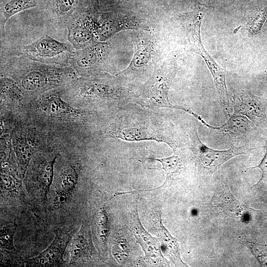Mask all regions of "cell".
Returning a JSON list of instances; mask_svg holds the SVG:
<instances>
[{
  "label": "cell",
  "mask_w": 267,
  "mask_h": 267,
  "mask_svg": "<svg viewBox=\"0 0 267 267\" xmlns=\"http://www.w3.org/2000/svg\"><path fill=\"white\" fill-rule=\"evenodd\" d=\"M209 7L204 4L196 5L192 11L181 16L185 28L189 51L202 57L212 76L217 93L225 115H230V102L226 84V70L215 61L205 49L202 44L200 28L202 20Z\"/></svg>",
  "instance_id": "1"
},
{
  "label": "cell",
  "mask_w": 267,
  "mask_h": 267,
  "mask_svg": "<svg viewBox=\"0 0 267 267\" xmlns=\"http://www.w3.org/2000/svg\"><path fill=\"white\" fill-rule=\"evenodd\" d=\"M188 134L192 152L205 174H213L228 160L246 154L250 149L246 144L241 146L232 145L228 149L224 150L212 149L200 139L196 127L191 128Z\"/></svg>",
  "instance_id": "2"
},
{
  "label": "cell",
  "mask_w": 267,
  "mask_h": 267,
  "mask_svg": "<svg viewBox=\"0 0 267 267\" xmlns=\"http://www.w3.org/2000/svg\"><path fill=\"white\" fill-rule=\"evenodd\" d=\"M25 58L27 70L21 80V85L27 91H38L54 87L59 85L62 79L74 73L71 67L56 68L26 56Z\"/></svg>",
  "instance_id": "3"
},
{
  "label": "cell",
  "mask_w": 267,
  "mask_h": 267,
  "mask_svg": "<svg viewBox=\"0 0 267 267\" xmlns=\"http://www.w3.org/2000/svg\"><path fill=\"white\" fill-rule=\"evenodd\" d=\"M141 19L125 11L97 13L94 20V39L104 42L119 31L145 28Z\"/></svg>",
  "instance_id": "4"
},
{
  "label": "cell",
  "mask_w": 267,
  "mask_h": 267,
  "mask_svg": "<svg viewBox=\"0 0 267 267\" xmlns=\"http://www.w3.org/2000/svg\"><path fill=\"white\" fill-rule=\"evenodd\" d=\"M24 56L42 63H58L70 59L74 53L66 44L44 35L23 47Z\"/></svg>",
  "instance_id": "5"
},
{
  "label": "cell",
  "mask_w": 267,
  "mask_h": 267,
  "mask_svg": "<svg viewBox=\"0 0 267 267\" xmlns=\"http://www.w3.org/2000/svg\"><path fill=\"white\" fill-rule=\"evenodd\" d=\"M233 115H243L256 127H263L267 122V99L260 97L246 89L234 90L231 96Z\"/></svg>",
  "instance_id": "6"
},
{
  "label": "cell",
  "mask_w": 267,
  "mask_h": 267,
  "mask_svg": "<svg viewBox=\"0 0 267 267\" xmlns=\"http://www.w3.org/2000/svg\"><path fill=\"white\" fill-rule=\"evenodd\" d=\"M98 11L81 9L68 23V40L76 50H80L94 42V20Z\"/></svg>",
  "instance_id": "7"
},
{
  "label": "cell",
  "mask_w": 267,
  "mask_h": 267,
  "mask_svg": "<svg viewBox=\"0 0 267 267\" xmlns=\"http://www.w3.org/2000/svg\"><path fill=\"white\" fill-rule=\"evenodd\" d=\"M204 125L208 128L217 140L224 141L231 146L245 140L254 129L255 125L243 115H231L226 122L219 127H213L206 122Z\"/></svg>",
  "instance_id": "8"
},
{
  "label": "cell",
  "mask_w": 267,
  "mask_h": 267,
  "mask_svg": "<svg viewBox=\"0 0 267 267\" xmlns=\"http://www.w3.org/2000/svg\"><path fill=\"white\" fill-rule=\"evenodd\" d=\"M211 203L219 212L226 216L242 222H248L251 219L252 209L239 201L224 183L218 185Z\"/></svg>",
  "instance_id": "9"
},
{
  "label": "cell",
  "mask_w": 267,
  "mask_h": 267,
  "mask_svg": "<svg viewBox=\"0 0 267 267\" xmlns=\"http://www.w3.org/2000/svg\"><path fill=\"white\" fill-rule=\"evenodd\" d=\"M109 49L107 43L93 42L87 47L74 51L69 62L77 71L89 69L104 62Z\"/></svg>",
  "instance_id": "10"
},
{
  "label": "cell",
  "mask_w": 267,
  "mask_h": 267,
  "mask_svg": "<svg viewBox=\"0 0 267 267\" xmlns=\"http://www.w3.org/2000/svg\"><path fill=\"white\" fill-rule=\"evenodd\" d=\"M131 224L132 231L141 245L145 253V257L149 263L157 265H168V263L161 254L158 241L144 230L140 223L137 211L134 214Z\"/></svg>",
  "instance_id": "11"
},
{
  "label": "cell",
  "mask_w": 267,
  "mask_h": 267,
  "mask_svg": "<svg viewBox=\"0 0 267 267\" xmlns=\"http://www.w3.org/2000/svg\"><path fill=\"white\" fill-rule=\"evenodd\" d=\"M71 264L81 260H89L95 255L90 231L86 224L74 236L70 246Z\"/></svg>",
  "instance_id": "12"
},
{
  "label": "cell",
  "mask_w": 267,
  "mask_h": 267,
  "mask_svg": "<svg viewBox=\"0 0 267 267\" xmlns=\"http://www.w3.org/2000/svg\"><path fill=\"white\" fill-rule=\"evenodd\" d=\"M67 238H61L57 235L52 243L44 252L31 262L38 266H53L58 265L61 261L65 246L68 242Z\"/></svg>",
  "instance_id": "13"
},
{
  "label": "cell",
  "mask_w": 267,
  "mask_h": 267,
  "mask_svg": "<svg viewBox=\"0 0 267 267\" xmlns=\"http://www.w3.org/2000/svg\"><path fill=\"white\" fill-rule=\"evenodd\" d=\"M168 81L162 78L158 80L153 86L150 91V97L153 105L156 107H168L180 109L193 115L198 120L202 118L197 114L191 110L179 105L172 104L168 98L169 85Z\"/></svg>",
  "instance_id": "14"
},
{
  "label": "cell",
  "mask_w": 267,
  "mask_h": 267,
  "mask_svg": "<svg viewBox=\"0 0 267 267\" xmlns=\"http://www.w3.org/2000/svg\"><path fill=\"white\" fill-rule=\"evenodd\" d=\"M160 214L159 218V232L162 247L176 266L188 267L181 259L180 248L176 238L171 236L163 225Z\"/></svg>",
  "instance_id": "15"
},
{
  "label": "cell",
  "mask_w": 267,
  "mask_h": 267,
  "mask_svg": "<svg viewBox=\"0 0 267 267\" xmlns=\"http://www.w3.org/2000/svg\"><path fill=\"white\" fill-rule=\"evenodd\" d=\"M77 179L76 171L71 167L61 174L55 189L54 201L57 204H62L67 200L75 188Z\"/></svg>",
  "instance_id": "16"
},
{
  "label": "cell",
  "mask_w": 267,
  "mask_h": 267,
  "mask_svg": "<svg viewBox=\"0 0 267 267\" xmlns=\"http://www.w3.org/2000/svg\"><path fill=\"white\" fill-rule=\"evenodd\" d=\"M54 160L44 163L39 168L34 184L31 187L32 191H35L45 199L49 189L53 177V165Z\"/></svg>",
  "instance_id": "17"
},
{
  "label": "cell",
  "mask_w": 267,
  "mask_h": 267,
  "mask_svg": "<svg viewBox=\"0 0 267 267\" xmlns=\"http://www.w3.org/2000/svg\"><path fill=\"white\" fill-rule=\"evenodd\" d=\"M36 0H1L0 26L3 28L7 20L17 13L37 6Z\"/></svg>",
  "instance_id": "18"
},
{
  "label": "cell",
  "mask_w": 267,
  "mask_h": 267,
  "mask_svg": "<svg viewBox=\"0 0 267 267\" xmlns=\"http://www.w3.org/2000/svg\"><path fill=\"white\" fill-rule=\"evenodd\" d=\"M76 0H54V11L58 22L68 23L80 11L74 8Z\"/></svg>",
  "instance_id": "19"
},
{
  "label": "cell",
  "mask_w": 267,
  "mask_h": 267,
  "mask_svg": "<svg viewBox=\"0 0 267 267\" xmlns=\"http://www.w3.org/2000/svg\"><path fill=\"white\" fill-rule=\"evenodd\" d=\"M41 107L44 112L52 114L74 113V109L67 105L59 97L52 96L44 99L41 104Z\"/></svg>",
  "instance_id": "20"
},
{
  "label": "cell",
  "mask_w": 267,
  "mask_h": 267,
  "mask_svg": "<svg viewBox=\"0 0 267 267\" xmlns=\"http://www.w3.org/2000/svg\"><path fill=\"white\" fill-rule=\"evenodd\" d=\"M150 159L158 161L162 164V169L167 175L165 180H170L175 175L179 173L182 169V164L180 158L177 155H174L167 158L160 159L149 158Z\"/></svg>",
  "instance_id": "21"
},
{
  "label": "cell",
  "mask_w": 267,
  "mask_h": 267,
  "mask_svg": "<svg viewBox=\"0 0 267 267\" xmlns=\"http://www.w3.org/2000/svg\"><path fill=\"white\" fill-rule=\"evenodd\" d=\"M135 53L132 62L136 67H139L145 64L149 59L152 45L150 43H141L136 42L135 44Z\"/></svg>",
  "instance_id": "22"
},
{
  "label": "cell",
  "mask_w": 267,
  "mask_h": 267,
  "mask_svg": "<svg viewBox=\"0 0 267 267\" xmlns=\"http://www.w3.org/2000/svg\"><path fill=\"white\" fill-rule=\"evenodd\" d=\"M0 93L2 97L18 99L22 97V91L16 83L7 78L1 79Z\"/></svg>",
  "instance_id": "23"
},
{
  "label": "cell",
  "mask_w": 267,
  "mask_h": 267,
  "mask_svg": "<svg viewBox=\"0 0 267 267\" xmlns=\"http://www.w3.org/2000/svg\"><path fill=\"white\" fill-rule=\"evenodd\" d=\"M96 227L98 238L102 242H105L109 231V219L104 209H100L96 219Z\"/></svg>",
  "instance_id": "24"
},
{
  "label": "cell",
  "mask_w": 267,
  "mask_h": 267,
  "mask_svg": "<svg viewBox=\"0 0 267 267\" xmlns=\"http://www.w3.org/2000/svg\"><path fill=\"white\" fill-rule=\"evenodd\" d=\"M267 13V6L251 16L247 24L250 33L253 35H257L260 32L266 20Z\"/></svg>",
  "instance_id": "25"
},
{
  "label": "cell",
  "mask_w": 267,
  "mask_h": 267,
  "mask_svg": "<svg viewBox=\"0 0 267 267\" xmlns=\"http://www.w3.org/2000/svg\"><path fill=\"white\" fill-rule=\"evenodd\" d=\"M262 266H267V247L254 242L243 241Z\"/></svg>",
  "instance_id": "26"
},
{
  "label": "cell",
  "mask_w": 267,
  "mask_h": 267,
  "mask_svg": "<svg viewBox=\"0 0 267 267\" xmlns=\"http://www.w3.org/2000/svg\"><path fill=\"white\" fill-rule=\"evenodd\" d=\"M16 152L19 163L21 165L25 166L32 156L33 148L26 142H22L17 144Z\"/></svg>",
  "instance_id": "27"
},
{
  "label": "cell",
  "mask_w": 267,
  "mask_h": 267,
  "mask_svg": "<svg viewBox=\"0 0 267 267\" xmlns=\"http://www.w3.org/2000/svg\"><path fill=\"white\" fill-rule=\"evenodd\" d=\"M13 226L2 227L0 229V247L6 249L14 248L13 240L14 233Z\"/></svg>",
  "instance_id": "28"
},
{
  "label": "cell",
  "mask_w": 267,
  "mask_h": 267,
  "mask_svg": "<svg viewBox=\"0 0 267 267\" xmlns=\"http://www.w3.org/2000/svg\"><path fill=\"white\" fill-rule=\"evenodd\" d=\"M265 141L266 144L264 148L266 149V153L260 164L257 166L249 168L246 169V170H248L258 168L262 171V177L258 182L254 185V186H258L262 184H267V140H265Z\"/></svg>",
  "instance_id": "29"
},
{
  "label": "cell",
  "mask_w": 267,
  "mask_h": 267,
  "mask_svg": "<svg viewBox=\"0 0 267 267\" xmlns=\"http://www.w3.org/2000/svg\"><path fill=\"white\" fill-rule=\"evenodd\" d=\"M17 183L10 176L4 174L1 175V187L2 190L13 191L16 190Z\"/></svg>",
  "instance_id": "30"
},
{
  "label": "cell",
  "mask_w": 267,
  "mask_h": 267,
  "mask_svg": "<svg viewBox=\"0 0 267 267\" xmlns=\"http://www.w3.org/2000/svg\"><path fill=\"white\" fill-rule=\"evenodd\" d=\"M92 7L95 10L98 11L99 8V0H90Z\"/></svg>",
  "instance_id": "31"
},
{
  "label": "cell",
  "mask_w": 267,
  "mask_h": 267,
  "mask_svg": "<svg viewBox=\"0 0 267 267\" xmlns=\"http://www.w3.org/2000/svg\"><path fill=\"white\" fill-rule=\"evenodd\" d=\"M205 0L206 1H210L213 0Z\"/></svg>",
  "instance_id": "32"
},
{
  "label": "cell",
  "mask_w": 267,
  "mask_h": 267,
  "mask_svg": "<svg viewBox=\"0 0 267 267\" xmlns=\"http://www.w3.org/2000/svg\"><path fill=\"white\" fill-rule=\"evenodd\" d=\"M265 98H266L267 99V95L266 97H265Z\"/></svg>",
  "instance_id": "33"
}]
</instances>
